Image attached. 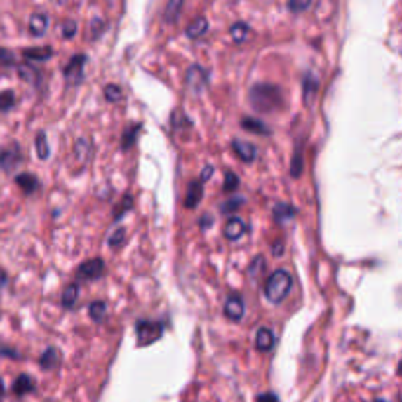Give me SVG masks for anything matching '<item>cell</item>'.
Masks as SVG:
<instances>
[{
	"instance_id": "6da1fadb",
	"label": "cell",
	"mask_w": 402,
	"mask_h": 402,
	"mask_svg": "<svg viewBox=\"0 0 402 402\" xmlns=\"http://www.w3.org/2000/svg\"><path fill=\"white\" fill-rule=\"evenodd\" d=\"M249 105L255 112L271 114V112H277L285 106V95L277 85L261 83V85H255L249 91Z\"/></svg>"
},
{
	"instance_id": "7a4b0ae2",
	"label": "cell",
	"mask_w": 402,
	"mask_h": 402,
	"mask_svg": "<svg viewBox=\"0 0 402 402\" xmlns=\"http://www.w3.org/2000/svg\"><path fill=\"white\" fill-rule=\"evenodd\" d=\"M290 288H293V277H290V273L285 271V269H277V271L267 279V283H265V297H267L271 302L279 304V302H283V300L288 297Z\"/></svg>"
},
{
	"instance_id": "3957f363",
	"label": "cell",
	"mask_w": 402,
	"mask_h": 402,
	"mask_svg": "<svg viewBox=\"0 0 402 402\" xmlns=\"http://www.w3.org/2000/svg\"><path fill=\"white\" fill-rule=\"evenodd\" d=\"M208 71L201 65H192L187 71V75H185V86H187V91L192 93V95H201L202 91L208 86Z\"/></svg>"
},
{
	"instance_id": "277c9868",
	"label": "cell",
	"mask_w": 402,
	"mask_h": 402,
	"mask_svg": "<svg viewBox=\"0 0 402 402\" xmlns=\"http://www.w3.org/2000/svg\"><path fill=\"white\" fill-rule=\"evenodd\" d=\"M165 326L161 322H149V320H142L135 324V335H138V342L140 345H149L157 342L163 335Z\"/></svg>"
},
{
	"instance_id": "5b68a950",
	"label": "cell",
	"mask_w": 402,
	"mask_h": 402,
	"mask_svg": "<svg viewBox=\"0 0 402 402\" xmlns=\"http://www.w3.org/2000/svg\"><path fill=\"white\" fill-rule=\"evenodd\" d=\"M85 65H86V55H75V58H71V61L67 63V67H65V81H67L69 85L73 83V85H79L83 77H85Z\"/></svg>"
},
{
	"instance_id": "8992f818",
	"label": "cell",
	"mask_w": 402,
	"mask_h": 402,
	"mask_svg": "<svg viewBox=\"0 0 402 402\" xmlns=\"http://www.w3.org/2000/svg\"><path fill=\"white\" fill-rule=\"evenodd\" d=\"M105 273H106V265L102 259H91V261H85V263L77 269V277L85 279V281H98Z\"/></svg>"
},
{
	"instance_id": "52a82bcc",
	"label": "cell",
	"mask_w": 402,
	"mask_h": 402,
	"mask_svg": "<svg viewBox=\"0 0 402 402\" xmlns=\"http://www.w3.org/2000/svg\"><path fill=\"white\" fill-rule=\"evenodd\" d=\"M224 314L226 318H230L232 322H240L243 314H246V304H243V298L240 295H232L226 298L224 302Z\"/></svg>"
},
{
	"instance_id": "ba28073f",
	"label": "cell",
	"mask_w": 402,
	"mask_h": 402,
	"mask_svg": "<svg viewBox=\"0 0 402 402\" xmlns=\"http://www.w3.org/2000/svg\"><path fill=\"white\" fill-rule=\"evenodd\" d=\"M91 154H93V144L86 138H79L75 145H73V161L77 167H85L91 161Z\"/></svg>"
},
{
	"instance_id": "9c48e42d",
	"label": "cell",
	"mask_w": 402,
	"mask_h": 402,
	"mask_svg": "<svg viewBox=\"0 0 402 402\" xmlns=\"http://www.w3.org/2000/svg\"><path fill=\"white\" fill-rule=\"evenodd\" d=\"M232 147H234L236 155H238L243 163H253L255 161V157H257V147L251 144V142L234 140V142H232Z\"/></svg>"
},
{
	"instance_id": "30bf717a",
	"label": "cell",
	"mask_w": 402,
	"mask_h": 402,
	"mask_svg": "<svg viewBox=\"0 0 402 402\" xmlns=\"http://www.w3.org/2000/svg\"><path fill=\"white\" fill-rule=\"evenodd\" d=\"M202 194H204V185L202 181H191L185 192V206L187 208H196L199 202L202 201Z\"/></svg>"
},
{
	"instance_id": "8fae6325",
	"label": "cell",
	"mask_w": 402,
	"mask_h": 402,
	"mask_svg": "<svg viewBox=\"0 0 402 402\" xmlns=\"http://www.w3.org/2000/svg\"><path fill=\"white\" fill-rule=\"evenodd\" d=\"M20 163H22V154H20V149L16 145L10 147V149H4V152L0 154V167H2L4 171H14Z\"/></svg>"
},
{
	"instance_id": "7c38bea8",
	"label": "cell",
	"mask_w": 402,
	"mask_h": 402,
	"mask_svg": "<svg viewBox=\"0 0 402 402\" xmlns=\"http://www.w3.org/2000/svg\"><path fill=\"white\" fill-rule=\"evenodd\" d=\"M243 234H246V222L241 220V218H230V220L226 222V226H224V236H226L228 240L232 241L240 240Z\"/></svg>"
},
{
	"instance_id": "4fadbf2b",
	"label": "cell",
	"mask_w": 402,
	"mask_h": 402,
	"mask_svg": "<svg viewBox=\"0 0 402 402\" xmlns=\"http://www.w3.org/2000/svg\"><path fill=\"white\" fill-rule=\"evenodd\" d=\"M255 345L259 351H271L275 347V335L269 328H261L255 334Z\"/></svg>"
},
{
	"instance_id": "5bb4252c",
	"label": "cell",
	"mask_w": 402,
	"mask_h": 402,
	"mask_svg": "<svg viewBox=\"0 0 402 402\" xmlns=\"http://www.w3.org/2000/svg\"><path fill=\"white\" fill-rule=\"evenodd\" d=\"M16 182L20 185V189L26 192V194H34L39 191V179L32 173H22L16 177Z\"/></svg>"
},
{
	"instance_id": "9a60e30c",
	"label": "cell",
	"mask_w": 402,
	"mask_h": 402,
	"mask_svg": "<svg viewBox=\"0 0 402 402\" xmlns=\"http://www.w3.org/2000/svg\"><path fill=\"white\" fill-rule=\"evenodd\" d=\"M48 24H49L48 16H46V14H41V12H36V14L29 18V34H32V36H36V38L43 36V34H46V29H48Z\"/></svg>"
},
{
	"instance_id": "2e32d148",
	"label": "cell",
	"mask_w": 402,
	"mask_h": 402,
	"mask_svg": "<svg viewBox=\"0 0 402 402\" xmlns=\"http://www.w3.org/2000/svg\"><path fill=\"white\" fill-rule=\"evenodd\" d=\"M241 128H243V130H248V132H251V134H257V135L271 134V128H269L265 122L257 120V118H243V120H241Z\"/></svg>"
},
{
	"instance_id": "e0dca14e",
	"label": "cell",
	"mask_w": 402,
	"mask_h": 402,
	"mask_svg": "<svg viewBox=\"0 0 402 402\" xmlns=\"http://www.w3.org/2000/svg\"><path fill=\"white\" fill-rule=\"evenodd\" d=\"M182 6H185V0H167V6H165V12H163V18L165 22H177L179 16H181Z\"/></svg>"
},
{
	"instance_id": "ac0fdd59",
	"label": "cell",
	"mask_w": 402,
	"mask_h": 402,
	"mask_svg": "<svg viewBox=\"0 0 402 402\" xmlns=\"http://www.w3.org/2000/svg\"><path fill=\"white\" fill-rule=\"evenodd\" d=\"M295 214H297V208L293 204H287V202H279V204H275V208H273V216L279 222L293 220Z\"/></svg>"
},
{
	"instance_id": "d6986e66",
	"label": "cell",
	"mask_w": 402,
	"mask_h": 402,
	"mask_svg": "<svg viewBox=\"0 0 402 402\" xmlns=\"http://www.w3.org/2000/svg\"><path fill=\"white\" fill-rule=\"evenodd\" d=\"M53 58V49L51 48H32L24 51L26 61H48Z\"/></svg>"
},
{
	"instance_id": "ffe728a7",
	"label": "cell",
	"mask_w": 402,
	"mask_h": 402,
	"mask_svg": "<svg viewBox=\"0 0 402 402\" xmlns=\"http://www.w3.org/2000/svg\"><path fill=\"white\" fill-rule=\"evenodd\" d=\"M39 365L46 369V371H51V369H58L59 367V351L55 347H49L43 351L41 359H39Z\"/></svg>"
},
{
	"instance_id": "44dd1931",
	"label": "cell",
	"mask_w": 402,
	"mask_h": 402,
	"mask_svg": "<svg viewBox=\"0 0 402 402\" xmlns=\"http://www.w3.org/2000/svg\"><path fill=\"white\" fill-rule=\"evenodd\" d=\"M208 32V22H206V18H196L192 20L191 24H189V28H187V36L192 39L201 38V36H204Z\"/></svg>"
},
{
	"instance_id": "7402d4cb",
	"label": "cell",
	"mask_w": 402,
	"mask_h": 402,
	"mask_svg": "<svg viewBox=\"0 0 402 402\" xmlns=\"http://www.w3.org/2000/svg\"><path fill=\"white\" fill-rule=\"evenodd\" d=\"M79 298V285L77 283H71L65 290H63V297H61V304H63V308H67V310H71V308L75 307V302H77Z\"/></svg>"
},
{
	"instance_id": "603a6c76",
	"label": "cell",
	"mask_w": 402,
	"mask_h": 402,
	"mask_svg": "<svg viewBox=\"0 0 402 402\" xmlns=\"http://www.w3.org/2000/svg\"><path fill=\"white\" fill-rule=\"evenodd\" d=\"M34 387H36V383H34L32 377H28V375H20L18 379H16V383H14V393L16 394L32 393Z\"/></svg>"
},
{
	"instance_id": "cb8c5ba5",
	"label": "cell",
	"mask_w": 402,
	"mask_h": 402,
	"mask_svg": "<svg viewBox=\"0 0 402 402\" xmlns=\"http://www.w3.org/2000/svg\"><path fill=\"white\" fill-rule=\"evenodd\" d=\"M265 267H267L265 259L261 257V255H257V257L251 261V265H249V269H248L249 279H251V281H257V279L265 273Z\"/></svg>"
},
{
	"instance_id": "d4e9b609",
	"label": "cell",
	"mask_w": 402,
	"mask_h": 402,
	"mask_svg": "<svg viewBox=\"0 0 402 402\" xmlns=\"http://www.w3.org/2000/svg\"><path fill=\"white\" fill-rule=\"evenodd\" d=\"M230 34L232 39H234L236 43H243L249 34V26L248 24H243V22H238V24H234L230 28Z\"/></svg>"
},
{
	"instance_id": "484cf974",
	"label": "cell",
	"mask_w": 402,
	"mask_h": 402,
	"mask_svg": "<svg viewBox=\"0 0 402 402\" xmlns=\"http://www.w3.org/2000/svg\"><path fill=\"white\" fill-rule=\"evenodd\" d=\"M246 204V199L243 196H232L230 201H224L222 202L220 210L224 214H234V212H238Z\"/></svg>"
},
{
	"instance_id": "4316f807",
	"label": "cell",
	"mask_w": 402,
	"mask_h": 402,
	"mask_svg": "<svg viewBox=\"0 0 402 402\" xmlns=\"http://www.w3.org/2000/svg\"><path fill=\"white\" fill-rule=\"evenodd\" d=\"M142 132V124H134L130 126L128 130L124 132V142H122V149H130L132 145L135 144V140H138V134Z\"/></svg>"
},
{
	"instance_id": "83f0119b",
	"label": "cell",
	"mask_w": 402,
	"mask_h": 402,
	"mask_svg": "<svg viewBox=\"0 0 402 402\" xmlns=\"http://www.w3.org/2000/svg\"><path fill=\"white\" fill-rule=\"evenodd\" d=\"M88 314H91V318H93L95 322H102L106 318V302L95 300V302L88 307Z\"/></svg>"
},
{
	"instance_id": "f1b7e54d",
	"label": "cell",
	"mask_w": 402,
	"mask_h": 402,
	"mask_svg": "<svg viewBox=\"0 0 402 402\" xmlns=\"http://www.w3.org/2000/svg\"><path fill=\"white\" fill-rule=\"evenodd\" d=\"M18 73H20V77L24 79V81H32V83H36V81L41 79V73H39L38 69L32 67V65H28V63H26V65H20Z\"/></svg>"
},
{
	"instance_id": "f546056e",
	"label": "cell",
	"mask_w": 402,
	"mask_h": 402,
	"mask_svg": "<svg viewBox=\"0 0 402 402\" xmlns=\"http://www.w3.org/2000/svg\"><path fill=\"white\" fill-rule=\"evenodd\" d=\"M36 154H38L39 159H48L49 157V144H48V135L43 134H38V138H36Z\"/></svg>"
},
{
	"instance_id": "4dcf8cb0",
	"label": "cell",
	"mask_w": 402,
	"mask_h": 402,
	"mask_svg": "<svg viewBox=\"0 0 402 402\" xmlns=\"http://www.w3.org/2000/svg\"><path fill=\"white\" fill-rule=\"evenodd\" d=\"M318 91V79L312 77V75H307V79H304V102H310V98H312V95Z\"/></svg>"
},
{
	"instance_id": "1f68e13d",
	"label": "cell",
	"mask_w": 402,
	"mask_h": 402,
	"mask_svg": "<svg viewBox=\"0 0 402 402\" xmlns=\"http://www.w3.org/2000/svg\"><path fill=\"white\" fill-rule=\"evenodd\" d=\"M105 96L108 102H118V100L122 98V88H120L118 85H106Z\"/></svg>"
},
{
	"instance_id": "d6a6232c",
	"label": "cell",
	"mask_w": 402,
	"mask_h": 402,
	"mask_svg": "<svg viewBox=\"0 0 402 402\" xmlns=\"http://www.w3.org/2000/svg\"><path fill=\"white\" fill-rule=\"evenodd\" d=\"M14 100H16V98H14V93H12V91H2V93H0V110H2V112L10 110V108L14 106Z\"/></svg>"
},
{
	"instance_id": "836d02e7",
	"label": "cell",
	"mask_w": 402,
	"mask_h": 402,
	"mask_svg": "<svg viewBox=\"0 0 402 402\" xmlns=\"http://www.w3.org/2000/svg\"><path fill=\"white\" fill-rule=\"evenodd\" d=\"M238 185H240V179H238V175L236 173L228 171L224 175V191H236L238 189Z\"/></svg>"
},
{
	"instance_id": "e575fe53",
	"label": "cell",
	"mask_w": 402,
	"mask_h": 402,
	"mask_svg": "<svg viewBox=\"0 0 402 402\" xmlns=\"http://www.w3.org/2000/svg\"><path fill=\"white\" fill-rule=\"evenodd\" d=\"M126 240V230L124 228H120V230H116L110 238H108V246L110 248H120Z\"/></svg>"
},
{
	"instance_id": "d590c367",
	"label": "cell",
	"mask_w": 402,
	"mask_h": 402,
	"mask_svg": "<svg viewBox=\"0 0 402 402\" xmlns=\"http://www.w3.org/2000/svg\"><path fill=\"white\" fill-rule=\"evenodd\" d=\"M302 154H300V149H297V154H295V161L290 163V175L293 177H300V173H302Z\"/></svg>"
},
{
	"instance_id": "8d00e7d4",
	"label": "cell",
	"mask_w": 402,
	"mask_h": 402,
	"mask_svg": "<svg viewBox=\"0 0 402 402\" xmlns=\"http://www.w3.org/2000/svg\"><path fill=\"white\" fill-rule=\"evenodd\" d=\"M312 4V0H288V10L290 12H304Z\"/></svg>"
},
{
	"instance_id": "74e56055",
	"label": "cell",
	"mask_w": 402,
	"mask_h": 402,
	"mask_svg": "<svg viewBox=\"0 0 402 402\" xmlns=\"http://www.w3.org/2000/svg\"><path fill=\"white\" fill-rule=\"evenodd\" d=\"M132 206H134L132 196H126L124 204H122V206H118V208L114 210V220H120V218L126 214V210H132Z\"/></svg>"
},
{
	"instance_id": "f35d334b",
	"label": "cell",
	"mask_w": 402,
	"mask_h": 402,
	"mask_svg": "<svg viewBox=\"0 0 402 402\" xmlns=\"http://www.w3.org/2000/svg\"><path fill=\"white\" fill-rule=\"evenodd\" d=\"M10 65H14V53L0 48V67H10Z\"/></svg>"
},
{
	"instance_id": "ab89813d",
	"label": "cell",
	"mask_w": 402,
	"mask_h": 402,
	"mask_svg": "<svg viewBox=\"0 0 402 402\" xmlns=\"http://www.w3.org/2000/svg\"><path fill=\"white\" fill-rule=\"evenodd\" d=\"M75 32H77V24L75 22H71V20H67L65 24H63V38L69 39L75 36Z\"/></svg>"
},
{
	"instance_id": "60d3db41",
	"label": "cell",
	"mask_w": 402,
	"mask_h": 402,
	"mask_svg": "<svg viewBox=\"0 0 402 402\" xmlns=\"http://www.w3.org/2000/svg\"><path fill=\"white\" fill-rule=\"evenodd\" d=\"M257 402H279V401H277V396H275L273 393H265L259 396Z\"/></svg>"
},
{
	"instance_id": "b9f144b4",
	"label": "cell",
	"mask_w": 402,
	"mask_h": 402,
	"mask_svg": "<svg viewBox=\"0 0 402 402\" xmlns=\"http://www.w3.org/2000/svg\"><path fill=\"white\" fill-rule=\"evenodd\" d=\"M210 224H212L210 214H204V218H202V220H201V228H202V230H206V228H208Z\"/></svg>"
},
{
	"instance_id": "7bdbcfd3",
	"label": "cell",
	"mask_w": 402,
	"mask_h": 402,
	"mask_svg": "<svg viewBox=\"0 0 402 402\" xmlns=\"http://www.w3.org/2000/svg\"><path fill=\"white\" fill-rule=\"evenodd\" d=\"M212 171H214L212 167H206V169L202 171V179H201V181H206V179H208V177H210V175H212Z\"/></svg>"
},
{
	"instance_id": "ee69618b",
	"label": "cell",
	"mask_w": 402,
	"mask_h": 402,
	"mask_svg": "<svg viewBox=\"0 0 402 402\" xmlns=\"http://www.w3.org/2000/svg\"><path fill=\"white\" fill-rule=\"evenodd\" d=\"M273 253H275V255H283V243H275V246H273Z\"/></svg>"
},
{
	"instance_id": "f6af8a7d",
	"label": "cell",
	"mask_w": 402,
	"mask_h": 402,
	"mask_svg": "<svg viewBox=\"0 0 402 402\" xmlns=\"http://www.w3.org/2000/svg\"><path fill=\"white\" fill-rule=\"evenodd\" d=\"M4 285H6V273H4V271L0 269V288L4 287Z\"/></svg>"
},
{
	"instance_id": "bcb514c9",
	"label": "cell",
	"mask_w": 402,
	"mask_h": 402,
	"mask_svg": "<svg viewBox=\"0 0 402 402\" xmlns=\"http://www.w3.org/2000/svg\"><path fill=\"white\" fill-rule=\"evenodd\" d=\"M2 394H4V383L0 381V398H2Z\"/></svg>"
}]
</instances>
